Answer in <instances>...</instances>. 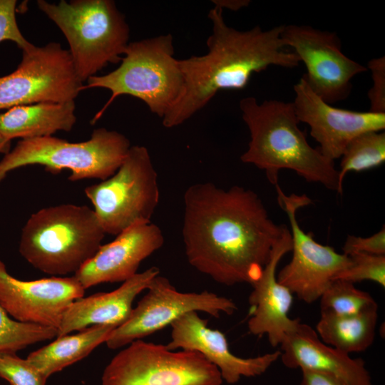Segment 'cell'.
Returning <instances> with one entry per match:
<instances>
[{"instance_id": "obj_1", "label": "cell", "mask_w": 385, "mask_h": 385, "mask_svg": "<svg viewBox=\"0 0 385 385\" xmlns=\"http://www.w3.org/2000/svg\"><path fill=\"white\" fill-rule=\"evenodd\" d=\"M182 229L189 264L219 284H253L286 227L254 191L196 183L184 193Z\"/></svg>"}, {"instance_id": "obj_2", "label": "cell", "mask_w": 385, "mask_h": 385, "mask_svg": "<svg viewBox=\"0 0 385 385\" xmlns=\"http://www.w3.org/2000/svg\"><path fill=\"white\" fill-rule=\"evenodd\" d=\"M222 12L215 6L209 11L212 33L206 41L207 53L180 60L183 88L162 118L165 128L185 123L220 91L245 88L255 73L270 66L292 68L300 63L295 53L285 49L281 37L284 25L237 30L226 24Z\"/></svg>"}, {"instance_id": "obj_3", "label": "cell", "mask_w": 385, "mask_h": 385, "mask_svg": "<svg viewBox=\"0 0 385 385\" xmlns=\"http://www.w3.org/2000/svg\"><path fill=\"white\" fill-rule=\"evenodd\" d=\"M240 109L250 135L242 162L264 170L274 185L278 184L279 171L287 169L339 193L334 161L309 144L292 102L271 99L260 103L248 96L241 99Z\"/></svg>"}, {"instance_id": "obj_4", "label": "cell", "mask_w": 385, "mask_h": 385, "mask_svg": "<svg viewBox=\"0 0 385 385\" xmlns=\"http://www.w3.org/2000/svg\"><path fill=\"white\" fill-rule=\"evenodd\" d=\"M105 235L93 209L61 204L29 217L21 230L19 251L42 272L75 274L96 253Z\"/></svg>"}, {"instance_id": "obj_5", "label": "cell", "mask_w": 385, "mask_h": 385, "mask_svg": "<svg viewBox=\"0 0 385 385\" xmlns=\"http://www.w3.org/2000/svg\"><path fill=\"white\" fill-rule=\"evenodd\" d=\"M174 53L170 34L129 42L116 69L103 76L88 78L83 86V89L106 88L111 93L109 100L93 117L92 123L122 95L138 98L151 113L163 118L183 88L180 60L174 57Z\"/></svg>"}, {"instance_id": "obj_6", "label": "cell", "mask_w": 385, "mask_h": 385, "mask_svg": "<svg viewBox=\"0 0 385 385\" xmlns=\"http://www.w3.org/2000/svg\"><path fill=\"white\" fill-rule=\"evenodd\" d=\"M37 6L61 29L79 79L83 83L121 61L129 43L125 16L112 0H38Z\"/></svg>"}, {"instance_id": "obj_7", "label": "cell", "mask_w": 385, "mask_h": 385, "mask_svg": "<svg viewBox=\"0 0 385 385\" xmlns=\"http://www.w3.org/2000/svg\"><path fill=\"white\" fill-rule=\"evenodd\" d=\"M122 133L105 128L93 130L91 138L71 143L54 136L21 139L0 161V181L19 168L40 165L48 171H71L68 179L105 180L118 169L130 148Z\"/></svg>"}, {"instance_id": "obj_8", "label": "cell", "mask_w": 385, "mask_h": 385, "mask_svg": "<svg viewBox=\"0 0 385 385\" xmlns=\"http://www.w3.org/2000/svg\"><path fill=\"white\" fill-rule=\"evenodd\" d=\"M106 234L150 223L160 198L158 173L148 148L131 145L117 171L85 188Z\"/></svg>"}, {"instance_id": "obj_9", "label": "cell", "mask_w": 385, "mask_h": 385, "mask_svg": "<svg viewBox=\"0 0 385 385\" xmlns=\"http://www.w3.org/2000/svg\"><path fill=\"white\" fill-rule=\"evenodd\" d=\"M105 368L102 385H222L218 369L197 351L132 342Z\"/></svg>"}, {"instance_id": "obj_10", "label": "cell", "mask_w": 385, "mask_h": 385, "mask_svg": "<svg viewBox=\"0 0 385 385\" xmlns=\"http://www.w3.org/2000/svg\"><path fill=\"white\" fill-rule=\"evenodd\" d=\"M16 70L0 77V110L40 102L74 101L83 90L68 50L57 42L31 44Z\"/></svg>"}, {"instance_id": "obj_11", "label": "cell", "mask_w": 385, "mask_h": 385, "mask_svg": "<svg viewBox=\"0 0 385 385\" xmlns=\"http://www.w3.org/2000/svg\"><path fill=\"white\" fill-rule=\"evenodd\" d=\"M147 293L133 308L128 319L115 327L106 344L109 349L124 347L170 325L182 315L202 312L219 318L237 309L235 302L213 292H181L166 277L158 274L146 289Z\"/></svg>"}, {"instance_id": "obj_12", "label": "cell", "mask_w": 385, "mask_h": 385, "mask_svg": "<svg viewBox=\"0 0 385 385\" xmlns=\"http://www.w3.org/2000/svg\"><path fill=\"white\" fill-rule=\"evenodd\" d=\"M277 201L286 212L290 224L292 257L278 274V282L299 299L311 304L319 299L336 275L350 263L348 255L340 254L328 245L314 240L305 232L297 219V210L312 203L306 195H286L275 185Z\"/></svg>"}, {"instance_id": "obj_13", "label": "cell", "mask_w": 385, "mask_h": 385, "mask_svg": "<svg viewBox=\"0 0 385 385\" xmlns=\"http://www.w3.org/2000/svg\"><path fill=\"white\" fill-rule=\"evenodd\" d=\"M286 47L293 48L306 67L303 78L325 102L332 104L346 99L352 79L368 71L366 66L346 56L335 32L307 25H284L281 34Z\"/></svg>"}, {"instance_id": "obj_14", "label": "cell", "mask_w": 385, "mask_h": 385, "mask_svg": "<svg viewBox=\"0 0 385 385\" xmlns=\"http://www.w3.org/2000/svg\"><path fill=\"white\" fill-rule=\"evenodd\" d=\"M84 292L74 275L24 281L0 260V305L16 321L58 329L67 308Z\"/></svg>"}, {"instance_id": "obj_15", "label": "cell", "mask_w": 385, "mask_h": 385, "mask_svg": "<svg viewBox=\"0 0 385 385\" xmlns=\"http://www.w3.org/2000/svg\"><path fill=\"white\" fill-rule=\"evenodd\" d=\"M294 91L292 103L298 120L309 126L311 136L319 144V151L332 160L340 158L356 136L385 128V113L335 108L316 94L303 76L294 86Z\"/></svg>"}, {"instance_id": "obj_16", "label": "cell", "mask_w": 385, "mask_h": 385, "mask_svg": "<svg viewBox=\"0 0 385 385\" xmlns=\"http://www.w3.org/2000/svg\"><path fill=\"white\" fill-rule=\"evenodd\" d=\"M171 339L166 344L170 350L194 351L215 366L223 381L237 383L242 376L254 377L264 374L280 356V351L256 357L242 358L230 350L225 335L207 327V321L197 312L182 315L171 324Z\"/></svg>"}, {"instance_id": "obj_17", "label": "cell", "mask_w": 385, "mask_h": 385, "mask_svg": "<svg viewBox=\"0 0 385 385\" xmlns=\"http://www.w3.org/2000/svg\"><path fill=\"white\" fill-rule=\"evenodd\" d=\"M291 250L292 237L286 225L260 276L251 284L252 291L248 299L249 332L255 336H267L273 347L279 346L285 336L300 322L299 319H291L288 316L293 302V294L277 278L278 264Z\"/></svg>"}, {"instance_id": "obj_18", "label": "cell", "mask_w": 385, "mask_h": 385, "mask_svg": "<svg viewBox=\"0 0 385 385\" xmlns=\"http://www.w3.org/2000/svg\"><path fill=\"white\" fill-rule=\"evenodd\" d=\"M163 243L158 225L151 222L133 225L102 245L74 276L85 289L105 282H123L137 274L140 263Z\"/></svg>"}, {"instance_id": "obj_19", "label": "cell", "mask_w": 385, "mask_h": 385, "mask_svg": "<svg viewBox=\"0 0 385 385\" xmlns=\"http://www.w3.org/2000/svg\"><path fill=\"white\" fill-rule=\"evenodd\" d=\"M279 346V357L286 367L331 374L349 385H374L361 358L353 359L326 344L316 330L301 322Z\"/></svg>"}, {"instance_id": "obj_20", "label": "cell", "mask_w": 385, "mask_h": 385, "mask_svg": "<svg viewBox=\"0 0 385 385\" xmlns=\"http://www.w3.org/2000/svg\"><path fill=\"white\" fill-rule=\"evenodd\" d=\"M159 274L158 267H151L135 274L113 291L83 297L74 301L63 315L57 337L93 325L116 327L120 325L130 317L135 297L145 290Z\"/></svg>"}, {"instance_id": "obj_21", "label": "cell", "mask_w": 385, "mask_h": 385, "mask_svg": "<svg viewBox=\"0 0 385 385\" xmlns=\"http://www.w3.org/2000/svg\"><path fill=\"white\" fill-rule=\"evenodd\" d=\"M74 101L40 102L9 108L0 113V133L7 139L51 136L70 131L76 122Z\"/></svg>"}, {"instance_id": "obj_22", "label": "cell", "mask_w": 385, "mask_h": 385, "mask_svg": "<svg viewBox=\"0 0 385 385\" xmlns=\"http://www.w3.org/2000/svg\"><path fill=\"white\" fill-rule=\"evenodd\" d=\"M113 325H93L75 334H66L31 352L27 360L46 378L87 356L101 344L106 342Z\"/></svg>"}, {"instance_id": "obj_23", "label": "cell", "mask_w": 385, "mask_h": 385, "mask_svg": "<svg viewBox=\"0 0 385 385\" xmlns=\"http://www.w3.org/2000/svg\"><path fill=\"white\" fill-rule=\"evenodd\" d=\"M378 306L350 315L321 313L316 326L319 339L345 354L365 351L374 342Z\"/></svg>"}, {"instance_id": "obj_24", "label": "cell", "mask_w": 385, "mask_h": 385, "mask_svg": "<svg viewBox=\"0 0 385 385\" xmlns=\"http://www.w3.org/2000/svg\"><path fill=\"white\" fill-rule=\"evenodd\" d=\"M338 170L339 193H342L343 181L351 171L361 172L382 165L385 161V133L368 131L353 138L341 156Z\"/></svg>"}, {"instance_id": "obj_25", "label": "cell", "mask_w": 385, "mask_h": 385, "mask_svg": "<svg viewBox=\"0 0 385 385\" xmlns=\"http://www.w3.org/2000/svg\"><path fill=\"white\" fill-rule=\"evenodd\" d=\"M319 299L321 313L334 315L355 314L377 305L370 294L343 280H334Z\"/></svg>"}, {"instance_id": "obj_26", "label": "cell", "mask_w": 385, "mask_h": 385, "mask_svg": "<svg viewBox=\"0 0 385 385\" xmlns=\"http://www.w3.org/2000/svg\"><path fill=\"white\" fill-rule=\"evenodd\" d=\"M53 327L24 323L11 319L0 305V352H14L29 345L57 337Z\"/></svg>"}, {"instance_id": "obj_27", "label": "cell", "mask_w": 385, "mask_h": 385, "mask_svg": "<svg viewBox=\"0 0 385 385\" xmlns=\"http://www.w3.org/2000/svg\"><path fill=\"white\" fill-rule=\"evenodd\" d=\"M349 266L338 273L334 280H343L354 284L371 281L385 287V255L354 253L348 255Z\"/></svg>"}, {"instance_id": "obj_28", "label": "cell", "mask_w": 385, "mask_h": 385, "mask_svg": "<svg viewBox=\"0 0 385 385\" xmlns=\"http://www.w3.org/2000/svg\"><path fill=\"white\" fill-rule=\"evenodd\" d=\"M0 377L10 385H46V378L27 359L0 352Z\"/></svg>"}, {"instance_id": "obj_29", "label": "cell", "mask_w": 385, "mask_h": 385, "mask_svg": "<svg viewBox=\"0 0 385 385\" xmlns=\"http://www.w3.org/2000/svg\"><path fill=\"white\" fill-rule=\"evenodd\" d=\"M16 0H0V43L11 41L22 51L32 43L22 35L16 19Z\"/></svg>"}, {"instance_id": "obj_30", "label": "cell", "mask_w": 385, "mask_h": 385, "mask_svg": "<svg viewBox=\"0 0 385 385\" xmlns=\"http://www.w3.org/2000/svg\"><path fill=\"white\" fill-rule=\"evenodd\" d=\"M366 66L371 71L373 81V86L367 93L370 103L369 111L385 113V57L372 58Z\"/></svg>"}, {"instance_id": "obj_31", "label": "cell", "mask_w": 385, "mask_h": 385, "mask_svg": "<svg viewBox=\"0 0 385 385\" xmlns=\"http://www.w3.org/2000/svg\"><path fill=\"white\" fill-rule=\"evenodd\" d=\"M343 254L364 253L385 255V227L367 237L348 235L342 247Z\"/></svg>"}, {"instance_id": "obj_32", "label": "cell", "mask_w": 385, "mask_h": 385, "mask_svg": "<svg viewBox=\"0 0 385 385\" xmlns=\"http://www.w3.org/2000/svg\"><path fill=\"white\" fill-rule=\"evenodd\" d=\"M300 385H349L342 379L331 374L302 370Z\"/></svg>"}, {"instance_id": "obj_33", "label": "cell", "mask_w": 385, "mask_h": 385, "mask_svg": "<svg viewBox=\"0 0 385 385\" xmlns=\"http://www.w3.org/2000/svg\"><path fill=\"white\" fill-rule=\"evenodd\" d=\"M215 7L227 9L232 11H237L243 7L247 6L250 1L248 0H215L212 1Z\"/></svg>"}, {"instance_id": "obj_34", "label": "cell", "mask_w": 385, "mask_h": 385, "mask_svg": "<svg viewBox=\"0 0 385 385\" xmlns=\"http://www.w3.org/2000/svg\"><path fill=\"white\" fill-rule=\"evenodd\" d=\"M11 143V140L5 138L0 133V153L7 154L10 151Z\"/></svg>"}]
</instances>
